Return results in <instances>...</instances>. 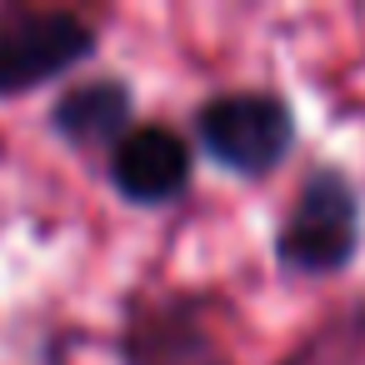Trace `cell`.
I'll return each mask as SVG.
<instances>
[{"label":"cell","mask_w":365,"mask_h":365,"mask_svg":"<svg viewBox=\"0 0 365 365\" xmlns=\"http://www.w3.org/2000/svg\"><path fill=\"white\" fill-rule=\"evenodd\" d=\"M360 245H365V205H360L355 180L335 165H315L300 180L275 230V265L285 275L320 280V275L350 270Z\"/></svg>","instance_id":"6da1fadb"},{"label":"cell","mask_w":365,"mask_h":365,"mask_svg":"<svg viewBox=\"0 0 365 365\" xmlns=\"http://www.w3.org/2000/svg\"><path fill=\"white\" fill-rule=\"evenodd\" d=\"M195 140L220 170L260 180L295 150V110L275 91H225L195 106Z\"/></svg>","instance_id":"7a4b0ae2"},{"label":"cell","mask_w":365,"mask_h":365,"mask_svg":"<svg viewBox=\"0 0 365 365\" xmlns=\"http://www.w3.org/2000/svg\"><path fill=\"white\" fill-rule=\"evenodd\" d=\"M101 51V36L76 11L0 6V101L31 96Z\"/></svg>","instance_id":"3957f363"},{"label":"cell","mask_w":365,"mask_h":365,"mask_svg":"<svg viewBox=\"0 0 365 365\" xmlns=\"http://www.w3.org/2000/svg\"><path fill=\"white\" fill-rule=\"evenodd\" d=\"M120 365H230V355L200 295L160 290L130 300L120 325Z\"/></svg>","instance_id":"277c9868"},{"label":"cell","mask_w":365,"mask_h":365,"mask_svg":"<svg viewBox=\"0 0 365 365\" xmlns=\"http://www.w3.org/2000/svg\"><path fill=\"white\" fill-rule=\"evenodd\" d=\"M195 155L170 125H130L110 145V185L130 205H170L190 190Z\"/></svg>","instance_id":"5b68a950"},{"label":"cell","mask_w":365,"mask_h":365,"mask_svg":"<svg viewBox=\"0 0 365 365\" xmlns=\"http://www.w3.org/2000/svg\"><path fill=\"white\" fill-rule=\"evenodd\" d=\"M135 120V91L120 76H101V81H81L71 91H61V101L51 106V130L71 145V150H101L115 145Z\"/></svg>","instance_id":"8992f818"}]
</instances>
